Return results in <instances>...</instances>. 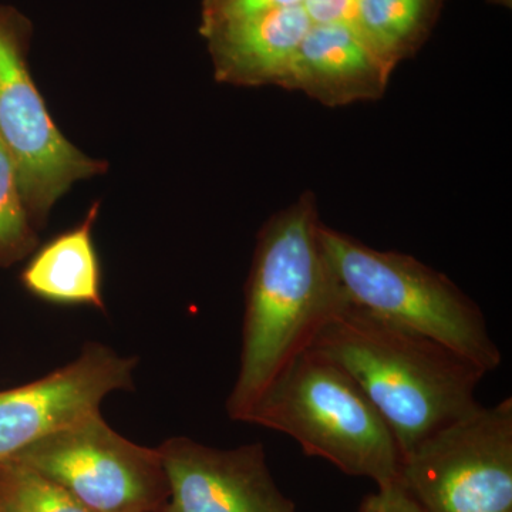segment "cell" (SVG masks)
<instances>
[{
    "label": "cell",
    "mask_w": 512,
    "mask_h": 512,
    "mask_svg": "<svg viewBox=\"0 0 512 512\" xmlns=\"http://www.w3.org/2000/svg\"><path fill=\"white\" fill-rule=\"evenodd\" d=\"M315 198L305 194L259 232L245 288L241 362L227 402L242 421L276 377L311 348L348 298L320 242Z\"/></svg>",
    "instance_id": "1"
},
{
    "label": "cell",
    "mask_w": 512,
    "mask_h": 512,
    "mask_svg": "<svg viewBox=\"0 0 512 512\" xmlns=\"http://www.w3.org/2000/svg\"><path fill=\"white\" fill-rule=\"evenodd\" d=\"M309 349L359 384L389 424L403 457L434 431L480 406L476 392L487 375L483 367L349 301Z\"/></svg>",
    "instance_id": "2"
},
{
    "label": "cell",
    "mask_w": 512,
    "mask_h": 512,
    "mask_svg": "<svg viewBox=\"0 0 512 512\" xmlns=\"http://www.w3.org/2000/svg\"><path fill=\"white\" fill-rule=\"evenodd\" d=\"M244 423L284 433L308 456L377 487L400 480L403 456L389 424L359 384L316 350H305L276 377Z\"/></svg>",
    "instance_id": "3"
},
{
    "label": "cell",
    "mask_w": 512,
    "mask_h": 512,
    "mask_svg": "<svg viewBox=\"0 0 512 512\" xmlns=\"http://www.w3.org/2000/svg\"><path fill=\"white\" fill-rule=\"evenodd\" d=\"M319 237L350 303L443 343L487 373L501 365L480 306L446 275L413 256L377 251L323 224Z\"/></svg>",
    "instance_id": "4"
},
{
    "label": "cell",
    "mask_w": 512,
    "mask_h": 512,
    "mask_svg": "<svg viewBox=\"0 0 512 512\" xmlns=\"http://www.w3.org/2000/svg\"><path fill=\"white\" fill-rule=\"evenodd\" d=\"M29 22L0 6V143L16 168L35 227H43L55 202L76 181L107 171L60 133L30 76Z\"/></svg>",
    "instance_id": "5"
},
{
    "label": "cell",
    "mask_w": 512,
    "mask_h": 512,
    "mask_svg": "<svg viewBox=\"0 0 512 512\" xmlns=\"http://www.w3.org/2000/svg\"><path fill=\"white\" fill-rule=\"evenodd\" d=\"M400 483L429 512H512L511 397L421 440Z\"/></svg>",
    "instance_id": "6"
},
{
    "label": "cell",
    "mask_w": 512,
    "mask_h": 512,
    "mask_svg": "<svg viewBox=\"0 0 512 512\" xmlns=\"http://www.w3.org/2000/svg\"><path fill=\"white\" fill-rule=\"evenodd\" d=\"M13 457L62 485L90 512H161L168 498L157 448L127 440L100 413Z\"/></svg>",
    "instance_id": "7"
},
{
    "label": "cell",
    "mask_w": 512,
    "mask_h": 512,
    "mask_svg": "<svg viewBox=\"0 0 512 512\" xmlns=\"http://www.w3.org/2000/svg\"><path fill=\"white\" fill-rule=\"evenodd\" d=\"M134 369L136 359L92 342L69 365L0 392V461L100 413V404L110 393L133 389Z\"/></svg>",
    "instance_id": "8"
},
{
    "label": "cell",
    "mask_w": 512,
    "mask_h": 512,
    "mask_svg": "<svg viewBox=\"0 0 512 512\" xmlns=\"http://www.w3.org/2000/svg\"><path fill=\"white\" fill-rule=\"evenodd\" d=\"M157 450L168 483L161 512H296L276 485L261 443L221 450L173 437Z\"/></svg>",
    "instance_id": "9"
},
{
    "label": "cell",
    "mask_w": 512,
    "mask_h": 512,
    "mask_svg": "<svg viewBox=\"0 0 512 512\" xmlns=\"http://www.w3.org/2000/svg\"><path fill=\"white\" fill-rule=\"evenodd\" d=\"M393 70L355 23L312 25L284 89L301 90L325 106H346L380 99Z\"/></svg>",
    "instance_id": "10"
},
{
    "label": "cell",
    "mask_w": 512,
    "mask_h": 512,
    "mask_svg": "<svg viewBox=\"0 0 512 512\" xmlns=\"http://www.w3.org/2000/svg\"><path fill=\"white\" fill-rule=\"evenodd\" d=\"M312 28L302 5L234 20L202 33L215 77L237 86L284 87L302 40Z\"/></svg>",
    "instance_id": "11"
},
{
    "label": "cell",
    "mask_w": 512,
    "mask_h": 512,
    "mask_svg": "<svg viewBox=\"0 0 512 512\" xmlns=\"http://www.w3.org/2000/svg\"><path fill=\"white\" fill-rule=\"evenodd\" d=\"M99 208V202H94L77 227L57 235L30 259L22 274V284L30 293L50 302L104 308L93 242Z\"/></svg>",
    "instance_id": "12"
},
{
    "label": "cell",
    "mask_w": 512,
    "mask_h": 512,
    "mask_svg": "<svg viewBox=\"0 0 512 512\" xmlns=\"http://www.w3.org/2000/svg\"><path fill=\"white\" fill-rule=\"evenodd\" d=\"M444 0H357L355 25L393 67L414 55L439 19Z\"/></svg>",
    "instance_id": "13"
},
{
    "label": "cell",
    "mask_w": 512,
    "mask_h": 512,
    "mask_svg": "<svg viewBox=\"0 0 512 512\" xmlns=\"http://www.w3.org/2000/svg\"><path fill=\"white\" fill-rule=\"evenodd\" d=\"M0 512H90L36 468L10 457L0 461Z\"/></svg>",
    "instance_id": "14"
},
{
    "label": "cell",
    "mask_w": 512,
    "mask_h": 512,
    "mask_svg": "<svg viewBox=\"0 0 512 512\" xmlns=\"http://www.w3.org/2000/svg\"><path fill=\"white\" fill-rule=\"evenodd\" d=\"M37 245L15 165L0 143V268L19 262Z\"/></svg>",
    "instance_id": "15"
},
{
    "label": "cell",
    "mask_w": 512,
    "mask_h": 512,
    "mask_svg": "<svg viewBox=\"0 0 512 512\" xmlns=\"http://www.w3.org/2000/svg\"><path fill=\"white\" fill-rule=\"evenodd\" d=\"M303 0H202L200 32L234 22V20L251 18L272 10L291 8L302 5Z\"/></svg>",
    "instance_id": "16"
},
{
    "label": "cell",
    "mask_w": 512,
    "mask_h": 512,
    "mask_svg": "<svg viewBox=\"0 0 512 512\" xmlns=\"http://www.w3.org/2000/svg\"><path fill=\"white\" fill-rule=\"evenodd\" d=\"M359 512H429L404 488L400 480L377 487L360 504Z\"/></svg>",
    "instance_id": "17"
},
{
    "label": "cell",
    "mask_w": 512,
    "mask_h": 512,
    "mask_svg": "<svg viewBox=\"0 0 512 512\" xmlns=\"http://www.w3.org/2000/svg\"><path fill=\"white\" fill-rule=\"evenodd\" d=\"M302 6L313 26L356 20L357 0H303Z\"/></svg>",
    "instance_id": "18"
},
{
    "label": "cell",
    "mask_w": 512,
    "mask_h": 512,
    "mask_svg": "<svg viewBox=\"0 0 512 512\" xmlns=\"http://www.w3.org/2000/svg\"><path fill=\"white\" fill-rule=\"evenodd\" d=\"M491 3H495V5L507 6V8H511L512 0H490Z\"/></svg>",
    "instance_id": "19"
}]
</instances>
